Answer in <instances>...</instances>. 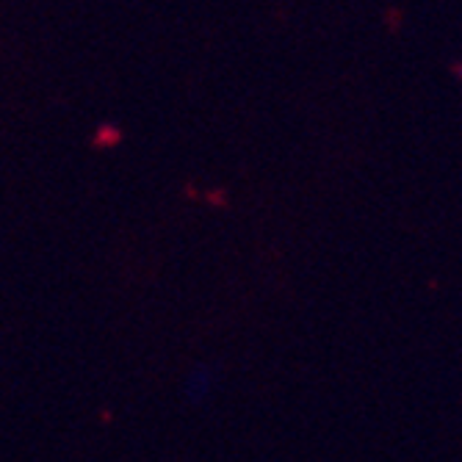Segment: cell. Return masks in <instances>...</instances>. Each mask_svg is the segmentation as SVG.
Returning <instances> with one entry per match:
<instances>
[{
	"instance_id": "6da1fadb",
	"label": "cell",
	"mask_w": 462,
	"mask_h": 462,
	"mask_svg": "<svg viewBox=\"0 0 462 462\" xmlns=\"http://www.w3.org/2000/svg\"><path fill=\"white\" fill-rule=\"evenodd\" d=\"M100 134H103L106 139H95L92 144L100 147V144H116V142H119V131H116V128H106V131H100Z\"/></svg>"
}]
</instances>
